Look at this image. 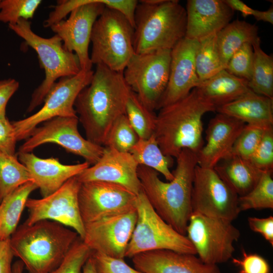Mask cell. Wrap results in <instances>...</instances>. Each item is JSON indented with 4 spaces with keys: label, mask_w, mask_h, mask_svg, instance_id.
I'll use <instances>...</instances> for the list:
<instances>
[{
    "label": "cell",
    "mask_w": 273,
    "mask_h": 273,
    "mask_svg": "<svg viewBox=\"0 0 273 273\" xmlns=\"http://www.w3.org/2000/svg\"><path fill=\"white\" fill-rule=\"evenodd\" d=\"M131 89L123 72L97 65L90 83L78 94L74 108L86 139L104 146L115 121L125 114L126 103Z\"/></svg>",
    "instance_id": "1"
},
{
    "label": "cell",
    "mask_w": 273,
    "mask_h": 273,
    "mask_svg": "<svg viewBox=\"0 0 273 273\" xmlns=\"http://www.w3.org/2000/svg\"><path fill=\"white\" fill-rule=\"evenodd\" d=\"M173 178L162 181L159 173L144 165H139L138 174L142 190L158 215L179 233L186 236L192 213V192L195 170L198 165L195 153L183 149L176 158Z\"/></svg>",
    "instance_id": "2"
},
{
    "label": "cell",
    "mask_w": 273,
    "mask_h": 273,
    "mask_svg": "<svg viewBox=\"0 0 273 273\" xmlns=\"http://www.w3.org/2000/svg\"><path fill=\"white\" fill-rule=\"evenodd\" d=\"M154 134L163 153L175 158L184 149L197 154L204 145L202 117L216 111L194 88L186 97L159 109Z\"/></svg>",
    "instance_id": "3"
},
{
    "label": "cell",
    "mask_w": 273,
    "mask_h": 273,
    "mask_svg": "<svg viewBox=\"0 0 273 273\" xmlns=\"http://www.w3.org/2000/svg\"><path fill=\"white\" fill-rule=\"evenodd\" d=\"M79 237L75 231L58 222L41 220L18 226L10 241L14 256L23 262L28 273H50Z\"/></svg>",
    "instance_id": "4"
},
{
    "label": "cell",
    "mask_w": 273,
    "mask_h": 273,
    "mask_svg": "<svg viewBox=\"0 0 273 273\" xmlns=\"http://www.w3.org/2000/svg\"><path fill=\"white\" fill-rule=\"evenodd\" d=\"M135 54L170 50L185 37L186 9L177 0H143L134 18Z\"/></svg>",
    "instance_id": "5"
},
{
    "label": "cell",
    "mask_w": 273,
    "mask_h": 273,
    "mask_svg": "<svg viewBox=\"0 0 273 273\" xmlns=\"http://www.w3.org/2000/svg\"><path fill=\"white\" fill-rule=\"evenodd\" d=\"M105 8L104 0H60L47 20L64 47L77 56L83 70H92L88 53L94 23Z\"/></svg>",
    "instance_id": "6"
},
{
    "label": "cell",
    "mask_w": 273,
    "mask_h": 273,
    "mask_svg": "<svg viewBox=\"0 0 273 273\" xmlns=\"http://www.w3.org/2000/svg\"><path fill=\"white\" fill-rule=\"evenodd\" d=\"M9 28L22 38L26 44L37 53L39 64L44 71L45 77L32 94L27 112H32L40 105L52 86L61 78L72 76L81 70L76 54L68 51L57 34L49 38L41 37L31 28V22L19 19Z\"/></svg>",
    "instance_id": "7"
},
{
    "label": "cell",
    "mask_w": 273,
    "mask_h": 273,
    "mask_svg": "<svg viewBox=\"0 0 273 273\" xmlns=\"http://www.w3.org/2000/svg\"><path fill=\"white\" fill-rule=\"evenodd\" d=\"M134 28L127 18L115 10L105 7L93 27L90 42L92 63L123 72L134 54Z\"/></svg>",
    "instance_id": "8"
},
{
    "label": "cell",
    "mask_w": 273,
    "mask_h": 273,
    "mask_svg": "<svg viewBox=\"0 0 273 273\" xmlns=\"http://www.w3.org/2000/svg\"><path fill=\"white\" fill-rule=\"evenodd\" d=\"M135 210L136 221L125 257L161 249L196 255L187 237L177 232L158 215L142 190L136 196Z\"/></svg>",
    "instance_id": "9"
},
{
    "label": "cell",
    "mask_w": 273,
    "mask_h": 273,
    "mask_svg": "<svg viewBox=\"0 0 273 273\" xmlns=\"http://www.w3.org/2000/svg\"><path fill=\"white\" fill-rule=\"evenodd\" d=\"M170 59V50L134 53L123 71L127 84L153 111L157 110L167 87Z\"/></svg>",
    "instance_id": "10"
},
{
    "label": "cell",
    "mask_w": 273,
    "mask_h": 273,
    "mask_svg": "<svg viewBox=\"0 0 273 273\" xmlns=\"http://www.w3.org/2000/svg\"><path fill=\"white\" fill-rule=\"evenodd\" d=\"M232 222L192 213L186 236L203 262L217 265L232 257L235 250L234 243L239 239L240 232Z\"/></svg>",
    "instance_id": "11"
},
{
    "label": "cell",
    "mask_w": 273,
    "mask_h": 273,
    "mask_svg": "<svg viewBox=\"0 0 273 273\" xmlns=\"http://www.w3.org/2000/svg\"><path fill=\"white\" fill-rule=\"evenodd\" d=\"M94 71L81 70L75 75L60 78L46 95L42 107L23 119L12 122L17 141L27 139L38 125L57 117H77L74 103L79 93L90 82Z\"/></svg>",
    "instance_id": "12"
},
{
    "label": "cell",
    "mask_w": 273,
    "mask_h": 273,
    "mask_svg": "<svg viewBox=\"0 0 273 273\" xmlns=\"http://www.w3.org/2000/svg\"><path fill=\"white\" fill-rule=\"evenodd\" d=\"M78 117H57L44 122L34 129L18 152H32L41 145L54 143L82 157L89 165L95 164L101 157L104 147L83 138L78 130Z\"/></svg>",
    "instance_id": "13"
},
{
    "label": "cell",
    "mask_w": 273,
    "mask_h": 273,
    "mask_svg": "<svg viewBox=\"0 0 273 273\" xmlns=\"http://www.w3.org/2000/svg\"><path fill=\"white\" fill-rule=\"evenodd\" d=\"M192 213L233 221L240 211L238 196L220 178L214 168L197 165L191 197Z\"/></svg>",
    "instance_id": "14"
},
{
    "label": "cell",
    "mask_w": 273,
    "mask_h": 273,
    "mask_svg": "<svg viewBox=\"0 0 273 273\" xmlns=\"http://www.w3.org/2000/svg\"><path fill=\"white\" fill-rule=\"evenodd\" d=\"M80 185L81 183L75 176L47 197L28 198L25 207L29 214L23 223L30 225L41 220L55 221L72 228L82 239L84 224L80 215L78 200Z\"/></svg>",
    "instance_id": "15"
},
{
    "label": "cell",
    "mask_w": 273,
    "mask_h": 273,
    "mask_svg": "<svg viewBox=\"0 0 273 273\" xmlns=\"http://www.w3.org/2000/svg\"><path fill=\"white\" fill-rule=\"evenodd\" d=\"M136 195L116 184L91 181L81 183L78 200L84 224L135 209Z\"/></svg>",
    "instance_id": "16"
},
{
    "label": "cell",
    "mask_w": 273,
    "mask_h": 273,
    "mask_svg": "<svg viewBox=\"0 0 273 273\" xmlns=\"http://www.w3.org/2000/svg\"><path fill=\"white\" fill-rule=\"evenodd\" d=\"M136 218L135 209L85 223L82 240L92 251L124 258Z\"/></svg>",
    "instance_id": "17"
},
{
    "label": "cell",
    "mask_w": 273,
    "mask_h": 273,
    "mask_svg": "<svg viewBox=\"0 0 273 273\" xmlns=\"http://www.w3.org/2000/svg\"><path fill=\"white\" fill-rule=\"evenodd\" d=\"M199 43L185 37L171 50L168 82L157 109L182 99L199 85L195 67Z\"/></svg>",
    "instance_id": "18"
},
{
    "label": "cell",
    "mask_w": 273,
    "mask_h": 273,
    "mask_svg": "<svg viewBox=\"0 0 273 273\" xmlns=\"http://www.w3.org/2000/svg\"><path fill=\"white\" fill-rule=\"evenodd\" d=\"M139 164L129 152L104 147L99 160L76 176L80 183L101 181L122 186L135 195L142 191Z\"/></svg>",
    "instance_id": "19"
},
{
    "label": "cell",
    "mask_w": 273,
    "mask_h": 273,
    "mask_svg": "<svg viewBox=\"0 0 273 273\" xmlns=\"http://www.w3.org/2000/svg\"><path fill=\"white\" fill-rule=\"evenodd\" d=\"M131 259L143 273H223L217 265L204 263L196 255L169 250L142 252Z\"/></svg>",
    "instance_id": "20"
},
{
    "label": "cell",
    "mask_w": 273,
    "mask_h": 273,
    "mask_svg": "<svg viewBox=\"0 0 273 273\" xmlns=\"http://www.w3.org/2000/svg\"><path fill=\"white\" fill-rule=\"evenodd\" d=\"M246 124L231 116L217 114L206 130V144L196 154L198 165L213 168L229 155Z\"/></svg>",
    "instance_id": "21"
},
{
    "label": "cell",
    "mask_w": 273,
    "mask_h": 273,
    "mask_svg": "<svg viewBox=\"0 0 273 273\" xmlns=\"http://www.w3.org/2000/svg\"><path fill=\"white\" fill-rule=\"evenodd\" d=\"M19 161L26 167L31 180L39 189L42 197L58 190L68 179L89 166L84 162L66 165L54 158H40L32 152H18Z\"/></svg>",
    "instance_id": "22"
},
{
    "label": "cell",
    "mask_w": 273,
    "mask_h": 273,
    "mask_svg": "<svg viewBox=\"0 0 273 273\" xmlns=\"http://www.w3.org/2000/svg\"><path fill=\"white\" fill-rule=\"evenodd\" d=\"M186 10L185 37L197 41L219 32L234 12L223 0H188Z\"/></svg>",
    "instance_id": "23"
},
{
    "label": "cell",
    "mask_w": 273,
    "mask_h": 273,
    "mask_svg": "<svg viewBox=\"0 0 273 273\" xmlns=\"http://www.w3.org/2000/svg\"><path fill=\"white\" fill-rule=\"evenodd\" d=\"M272 103V99L250 90L216 111L246 124L266 129L273 127Z\"/></svg>",
    "instance_id": "24"
},
{
    "label": "cell",
    "mask_w": 273,
    "mask_h": 273,
    "mask_svg": "<svg viewBox=\"0 0 273 273\" xmlns=\"http://www.w3.org/2000/svg\"><path fill=\"white\" fill-rule=\"evenodd\" d=\"M213 168L238 197L250 192L263 172L255 167L249 160L236 156L222 160Z\"/></svg>",
    "instance_id": "25"
},
{
    "label": "cell",
    "mask_w": 273,
    "mask_h": 273,
    "mask_svg": "<svg viewBox=\"0 0 273 273\" xmlns=\"http://www.w3.org/2000/svg\"><path fill=\"white\" fill-rule=\"evenodd\" d=\"M196 88L216 109L251 90L248 81L230 74L225 69L201 81Z\"/></svg>",
    "instance_id": "26"
},
{
    "label": "cell",
    "mask_w": 273,
    "mask_h": 273,
    "mask_svg": "<svg viewBox=\"0 0 273 273\" xmlns=\"http://www.w3.org/2000/svg\"><path fill=\"white\" fill-rule=\"evenodd\" d=\"M245 43L252 46L260 43L256 25L237 19L217 33V50L225 69L232 55Z\"/></svg>",
    "instance_id": "27"
},
{
    "label": "cell",
    "mask_w": 273,
    "mask_h": 273,
    "mask_svg": "<svg viewBox=\"0 0 273 273\" xmlns=\"http://www.w3.org/2000/svg\"><path fill=\"white\" fill-rule=\"evenodd\" d=\"M38 189L32 181L21 186L0 202V240L10 239L18 228L30 194Z\"/></svg>",
    "instance_id": "28"
},
{
    "label": "cell",
    "mask_w": 273,
    "mask_h": 273,
    "mask_svg": "<svg viewBox=\"0 0 273 273\" xmlns=\"http://www.w3.org/2000/svg\"><path fill=\"white\" fill-rule=\"evenodd\" d=\"M129 153L139 165L155 170L168 181L173 179L174 176L169 169L173 164V159L163 153L154 134L147 139H139Z\"/></svg>",
    "instance_id": "29"
},
{
    "label": "cell",
    "mask_w": 273,
    "mask_h": 273,
    "mask_svg": "<svg viewBox=\"0 0 273 273\" xmlns=\"http://www.w3.org/2000/svg\"><path fill=\"white\" fill-rule=\"evenodd\" d=\"M253 66L252 76L248 81L254 93L273 100V58L261 48L260 43L252 46Z\"/></svg>",
    "instance_id": "30"
},
{
    "label": "cell",
    "mask_w": 273,
    "mask_h": 273,
    "mask_svg": "<svg viewBox=\"0 0 273 273\" xmlns=\"http://www.w3.org/2000/svg\"><path fill=\"white\" fill-rule=\"evenodd\" d=\"M32 181L26 167L17 155L0 151V202L23 184Z\"/></svg>",
    "instance_id": "31"
},
{
    "label": "cell",
    "mask_w": 273,
    "mask_h": 273,
    "mask_svg": "<svg viewBox=\"0 0 273 273\" xmlns=\"http://www.w3.org/2000/svg\"><path fill=\"white\" fill-rule=\"evenodd\" d=\"M216 34H212L199 41L195 55V67L200 81L208 79L225 69L217 50Z\"/></svg>",
    "instance_id": "32"
},
{
    "label": "cell",
    "mask_w": 273,
    "mask_h": 273,
    "mask_svg": "<svg viewBox=\"0 0 273 273\" xmlns=\"http://www.w3.org/2000/svg\"><path fill=\"white\" fill-rule=\"evenodd\" d=\"M125 115L139 139H147L154 134L156 115L132 90L126 103Z\"/></svg>",
    "instance_id": "33"
},
{
    "label": "cell",
    "mask_w": 273,
    "mask_h": 273,
    "mask_svg": "<svg viewBox=\"0 0 273 273\" xmlns=\"http://www.w3.org/2000/svg\"><path fill=\"white\" fill-rule=\"evenodd\" d=\"M271 171L263 172L255 187L247 194L238 197L240 212L249 209L273 208V179Z\"/></svg>",
    "instance_id": "34"
},
{
    "label": "cell",
    "mask_w": 273,
    "mask_h": 273,
    "mask_svg": "<svg viewBox=\"0 0 273 273\" xmlns=\"http://www.w3.org/2000/svg\"><path fill=\"white\" fill-rule=\"evenodd\" d=\"M139 140V138L126 115L124 114L113 123L104 147L111 148L121 152H129Z\"/></svg>",
    "instance_id": "35"
},
{
    "label": "cell",
    "mask_w": 273,
    "mask_h": 273,
    "mask_svg": "<svg viewBox=\"0 0 273 273\" xmlns=\"http://www.w3.org/2000/svg\"><path fill=\"white\" fill-rule=\"evenodd\" d=\"M40 0H0V22L15 24L20 19L33 17Z\"/></svg>",
    "instance_id": "36"
},
{
    "label": "cell",
    "mask_w": 273,
    "mask_h": 273,
    "mask_svg": "<svg viewBox=\"0 0 273 273\" xmlns=\"http://www.w3.org/2000/svg\"><path fill=\"white\" fill-rule=\"evenodd\" d=\"M265 130L246 124L226 158L236 156L249 159L257 148Z\"/></svg>",
    "instance_id": "37"
},
{
    "label": "cell",
    "mask_w": 273,
    "mask_h": 273,
    "mask_svg": "<svg viewBox=\"0 0 273 273\" xmlns=\"http://www.w3.org/2000/svg\"><path fill=\"white\" fill-rule=\"evenodd\" d=\"M92 251L79 237L60 265L50 273H81Z\"/></svg>",
    "instance_id": "38"
},
{
    "label": "cell",
    "mask_w": 273,
    "mask_h": 273,
    "mask_svg": "<svg viewBox=\"0 0 273 273\" xmlns=\"http://www.w3.org/2000/svg\"><path fill=\"white\" fill-rule=\"evenodd\" d=\"M253 49L250 43H245L230 58L225 70L230 74L249 81L253 66Z\"/></svg>",
    "instance_id": "39"
},
{
    "label": "cell",
    "mask_w": 273,
    "mask_h": 273,
    "mask_svg": "<svg viewBox=\"0 0 273 273\" xmlns=\"http://www.w3.org/2000/svg\"><path fill=\"white\" fill-rule=\"evenodd\" d=\"M249 161L260 170H273V127L264 130L261 141Z\"/></svg>",
    "instance_id": "40"
},
{
    "label": "cell",
    "mask_w": 273,
    "mask_h": 273,
    "mask_svg": "<svg viewBox=\"0 0 273 273\" xmlns=\"http://www.w3.org/2000/svg\"><path fill=\"white\" fill-rule=\"evenodd\" d=\"M98 273H143L128 265L124 258L110 257L92 251L91 255Z\"/></svg>",
    "instance_id": "41"
},
{
    "label": "cell",
    "mask_w": 273,
    "mask_h": 273,
    "mask_svg": "<svg viewBox=\"0 0 273 273\" xmlns=\"http://www.w3.org/2000/svg\"><path fill=\"white\" fill-rule=\"evenodd\" d=\"M233 263L239 266V273H269L270 267L265 259L256 253H248L242 249L241 258H233Z\"/></svg>",
    "instance_id": "42"
},
{
    "label": "cell",
    "mask_w": 273,
    "mask_h": 273,
    "mask_svg": "<svg viewBox=\"0 0 273 273\" xmlns=\"http://www.w3.org/2000/svg\"><path fill=\"white\" fill-rule=\"evenodd\" d=\"M17 141L14 128L6 116V112L0 113V151L14 155Z\"/></svg>",
    "instance_id": "43"
},
{
    "label": "cell",
    "mask_w": 273,
    "mask_h": 273,
    "mask_svg": "<svg viewBox=\"0 0 273 273\" xmlns=\"http://www.w3.org/2000/svg\"><path fill=\"white\" fill-rule=\"evenodd\" d=\"M248 222L250 229L260 234L272 246H273V217L265 218L249 217Z\"/></svg>",
    "instance_id": "44"
},
{
    "label": "cell",
    "mask_w": 273,
    "mask_h": 273,
    "mask_svg": "<svg viewBox=\"0 0 273 273\" xmlns=\"http://www.w3.org/2000/svg\"><path fill=\"white\" fill-rule=\"evenodd\" d=\"M19 87V82L14 78H9L0 80V113L6 112L8 101Z\"/></svg>",
    "instance_id": "45"
},
{
    "label": "cell",
    "mask_w": 273,
    "mask_h": 273,
    "mask_svg": "<svg viewBox=\"0 0 273 273\" xmlns=\"http://www.w3.org/2000/svg\"><path fill=\"white\" fill-rule=\"evenodd\" d=\"M14 256L10 239L0 240V273H12Z\"/></svg>",
    "instance_id": "46"
},
{
    "label": "cell",
    "mask_w": 273,
    "mask_h": 273,
    "mask_svg": "<svg viewBox=\"0 0 273 273\" xmlns=\"http://www.w3.org/2000/svg\"><path fill=\"white\" fill-rule=\"evenodd\" d=\"M224 3L233 11H238L244 17L253 15L254 9L240 0H223Z\"/></svg>",
    "instance_id": "47"
},
{
    "label": "cell",
    "mask_w": 273,
    "mask_h": 273,
    "mask_svg": "<svg viewBox=\"0 0 273 273\" xmlns=\"http://www.w3.org/2000/svg\"><path fill=\"white\" fill-rule=\"evenodd\" d=\"M257 21H263L273 24V7L271 6L267 10L261 11L254 10L253 15Z\"/></svg>",
    "instance_id": "48"
},
{
    "label": "cell",
    "mask_w": 273,
    "mask_h": 273,
    "mask_svg": "<svg viewBox=\"0 0 273 273\" xmlns=\"http://www.w3.org/2000/svg\"><path fill=\"white\" fill-rule=\"evenodd\" d=\"M82 271V273H98L90 256L84 264Z\"/></svg>",
    "instance_id": "49"
},
{
    "label": "cell",
    "mask_w": 273,
    "mask_h": 273,
    "mask_svg": "<svg viewBox=\"0 0 273 273\" xmlns=\"http://www.w3.org/2000/svg\"><path fill=\"white\" fill-rule=\"evenodd\" d=\"M24 265L20 260L16 261L12 265V273H23Z\"/></svg>",
    "instance_id": "50"
}]
</instances>
